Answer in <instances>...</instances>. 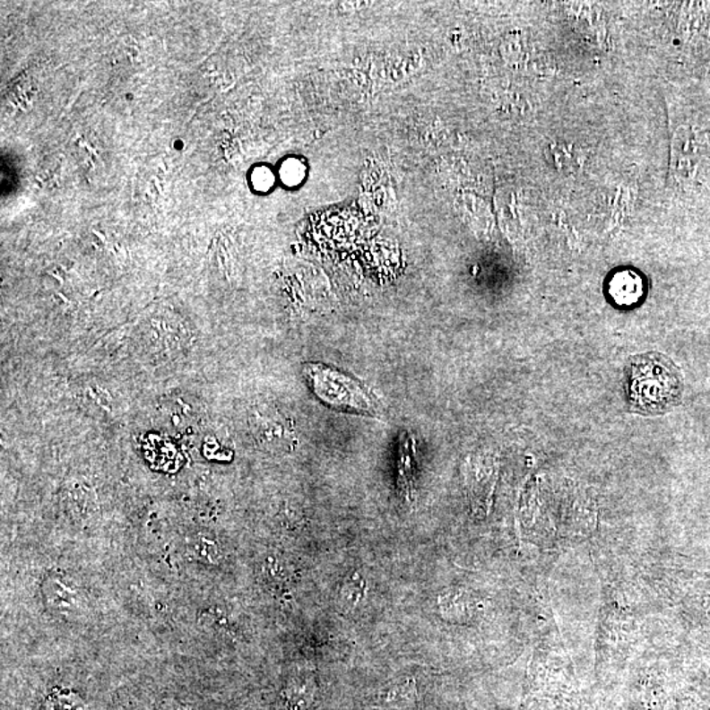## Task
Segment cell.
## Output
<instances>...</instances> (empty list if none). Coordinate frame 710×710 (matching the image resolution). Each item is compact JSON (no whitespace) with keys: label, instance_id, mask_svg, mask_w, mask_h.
Returning a JSON list of instances; mask_svg holds the SVG:
<instances>
[{"label":"cell","instance_id":"6da1fadb","mask_svg":"<svg viewBox=\"0 0 710 710\" xmlns=\"http://www.w3.org/2000/svg\"><path fill=\"white\" fill-rule=\"evenodd\" d=\"M627 394L634 412L661 414L680 400L683 383L676 366L659 353L636 355L625 368Z\"/></svg>","mask_w":710,"mask_h":710},{"label":"cell","instance_id":"7a4b0ae2","mask_svg":"<svg viewBox=\"0 0 710 710\" xmlns=\"http://www.w3.org/2000/svg\"><path fill=\"white\" fill-rule=\"evenodd\" d=\"M304 374L314 393L325 404L355 412H373L377 407V402L359 383L345 374L337 373L333 368L324 365H309Z\"/></svg>","mask_w":710,"mask_h":710},{"label":"cell","instance_id":"3957f363","mask_svg":"<svg viewBox=\"0 0 710 710\" xmlns=\"http://www.w3.org/2000/svg\"><path fill=\"white\" fill-rule=\"evenodd\" d=\"M607 294L619 308H634L644 300L646 283L633 269L617 270L607 281Z\"/></svg>","mask_w":710,"mask_h":710},{"label":"cell","instance_id":"277c9868","mask_svg":"<svg viewBox=\"0 0 710 710\" xmlns=\"http://www.w3.org/2000/svg\"><path fill=\"white\" fill-rule=\"evenodd\" d=\"M190 549L194 557L200 562L212 565V563H216L219 560V543L213 538H211L210 535H197L196 540H194V542L191 543Z\"/></svg>","mask_w":710,"mask_h":710},{"label":"cell","instance_id":"5b68a950","mask_svg":"<svg viewBox=\"0 0 710 710\" xmlns=\"http://www.w3.org/2000/svg\"><path fill=\"white\" fill-rule=\"evenodd\" d=\"M399 481L400 483L403 484L405 489V495L407 498H411V487H412V481H411V459H410V452H408V442L405 444L404 447H402V459H400V473H399Z\"/></svg>","mask_w":710,"mask_h":710},{"label":"cell","instance_id":"8992f818","mask_svg":"<svg viewBox=\"0 0 710 710\" xmlns=\"http://www.w3.org/2000/svg\"><path fill=\"white\" fill-rule=\"evenodd\" d=\"M304 177V168L298 160H290L281 169V178L287 185L292 186L300 182Z\"/></svg>","mask_w":710,"mask_h":710},{"label":"cell","instance_id":"52a82bcc","mask_svg":"<svg viewBox=\"0 0 710 710\" xmlns=\"http://www.w3.org/2000/svg\"><path fill=\"white\" fill-rule=\"evenodd\" d=\"M253 183H255L256 190L266 191L269 190L273 183H274V176H273L269 169H256L255 174H253Z\"/></svg>","mask_w":710,"mask_h":710}]
</instances>
